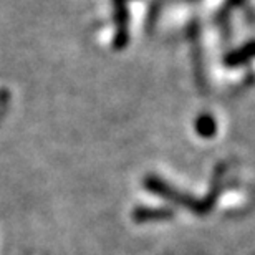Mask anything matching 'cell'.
Returning a JSON list of instances; mask_svg holds the SVG:
<instances>
[{"instance_id": "cell-1", "label": "cell", "mask_w": 255, "mask_h": 255, "mask_svg": "<svg viewBox=\"0 0 255 255\" xmlns=\"http://www.w3.org/2000/svg\"><path fill=\"white\" fill-rule=\"evenodd\" d=\"M254 58H255V40L242 45V47H239L236 50H232L231 53L226 55L224 63L227 66H242L249 62H252Z\"/></svg>"}, {"instance_id": "cell-2", "label": "cell", "mask_w": 255, "mask_h": 255, "mask_svg": "<svg viewBox=\"0 0 255 255\" xmlns=\"http://www.w3.org/2000/svg\"><path fill=\"white\" fill-rule=\"evenodd\" d=\"M196 131L202 137H211V136H214V134H216V131H217L216 120H214L211 115H201L196 120Z\"/></svg>"}, {"instance_id": "cell-3", "label": "cell", "mask_w": 255, "mask_h": 255, "mask_svg": "<svg viewBox=\"0 0 255 255\" xmlns=\"http://www.w3.org/2000/svg\"><path fill=\"white\" fill-rule=\"evenodd\" d=\"M125 2H126V0H125Z\"/></svg>"}]
</instances>
